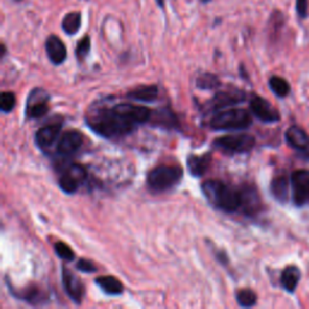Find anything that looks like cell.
<instances>
[{
	"label": "cell",
	"instance_id": "cell-10",
	"mask_svg": "<svg viewBox=\"0 0 309 309\" xmlns=\"http://www.w3.org/2000/svg\"><path fill=\"white\" fill-rule=\"evenodd\" d=\"M250 111L265 124H273L280 120V114L270 102L261 97H254L250 101Z\"/></svg>",
	"mask_w": 309,
	"mask_h": 309
},
{
	"label": "cell",
	"instance_id": "cell-17",
	"mask_svg": "<svg viewBox=\"0 0 309 309\" xmlns=\"http://www.w3.org/2000/svg\"><path fill=\"white\" fill-rule=\"evenodd\" d=\"M13 296H16L19 300L28 302L29 304L33 305H41L46 303L49 301V296L47 294L42 290L41 288L38 287V285H29L22 290H19L17 292L11 291Z\"/></svg>",
	"mask_w": 309,
	"mask_h": 309
},
{
	"label": "cell",
	"instance_id": "cell-20",
	"mask_svg": "<svg viewBox=\"0 0 309 309\" xmlns=\"http://www.w3.org/2000/svg\"><path fill=\"white\" fill-rule=\"evenodd\" d=\"M96 284H97L106 295H111V296L121 295L122 292H124V285H122V283L117 278L112 277V275L98 277L96 279Z\"/></svg>",
	"mask_w": 309,
	"mask_h": 309
},
{
	"label": "cell",
	"instance_id": "cell-9",
	"mask_svg": "<svg viewBox=\"0 0 309 309\" xmlns=\"http://www.w3.org/2000/svg\"><path fill=\"white\" fill-rule=\"evenodd\" d=\"M86 171L80 164H73L64 174L61 175L58 185L63 192L73 195L78 191L80 184L86 179Z\"/></svg>",
	"mask_w": 309,
	"mask_h": 309
},
{
	"label": "cell",
	"instance_id": "cell-16",
	"mask_svg": "<svg viewBox=\"0 0 309 309\" xmlns=\"http://www.w3.org/2000/svg\"><path fill=\"white\" fill-rule=\"evenodd\" d=\"M46 53L52 64L59 65L66 59V47L58 36L50 35L45 42Z\"/></svg>",
	"mask_w": 309,
	"mask_h": 309
},
{
	"label": "cell",
	"instance_id": "cell-3",
	"mask_svg": "<svg viewBox=\"0 0 309 309\" xmlns=\"http://www.w3.org/2000/svg\"><path fill=\"white\" fill-rule=\"evenodd\" d=\"M182 175H184V171L180 165L161 164L149 172L146 182L152 192L158 194V192L171 190L175 185H178Z\"/></svg>",
	"mask_w": 309,
	"mask_h": 309
},
{
	"label": "cell",
	"instance_id": "cell-14",
	"mask_svg": "<svg viewBox=\"0 0 309 309\" xmlns=\"http://www.w3.org/2000/svg\"><path fill=\"white\" fill-rule=\"evenodd\" d=\"M245 101V93L239 89H230L227 92H219L212 101L209 103L210 110H220L227 106L237 105Z\"/></svg>",
	"mask_w": 309,
	"mask_h": 309
},
{
	"label": "cell",
	"instance_id": "cell-21",
	"mask_svg": "<svg viewBox=\"0 0 309 309\" xmlns=\"http://www.w3.org/2000/svg\"><path fill=\"white\" fill-rule=\"evenodd\" d=\"M301 279V272L296 266H289L281 273L280 283L288 292H295Z\"/></svg>",
	"mask_w": 309,
	"mask_h": 309
},
{
	"label": "cell",
	"instance_id": "cell-30",
	"mask_svg": "<svg viewBox=\"0 0 309 309\" xmlns=\"http://www.w3.org/2000/svg\"><path fill=\"white\" fill-rule=\"evenodd\" d=\"M76 268L80 272H84V273H94L97 272V266L93 264L92 261L85 260V258H80L76 265Z\"/></svg>",
	"mask_w": 309,
	"mask_h": 309
},
{
	"label": "cell",
	"instance_id": "cell-22",
	"mask_svg": "<svg viewBox=\"0 0 309 309\" xmlns=\"http://www.w3.org/2000/svg\"><path fill=\"white\" fill-rule=\"evenodd\" d=\"M271 192L277 201L281 202V203L287 202L288 197H289L288 178L284 177V175H280V177L274 178L271 182Z\"/></svg>",
	"mask_w": 309,
	"mask_h": 309
},
{
	"label": "cell",
	"instance_id": "cell-1",
	"mask_svg": "<svg viewBox=\"0 0 309 309\" xmlns=\"http://www.w3.org/2000/svg\"><path fill=\"white\" fill-rule=\"evenodd\" d=\"M89 127L105 138L125 137L137 128V125L127 117L111 109H99L86 118Z\"/></svg>",
	"mask_w": 309,
	"mask_h": 309
},
{
	"label": "cell",
	"instance_id": "cell-31",
	"mask_svg": "<svg viewBox=\"0 0 309 309\" xmlns=\"http://www.w3.org/2000/svg\"><path fill=\"white\" fill-rule=\"evenodd\" d=\"M308 9H309L308 0H296V11L301 18L307 17Z\"/></svg>",
	"mask_w": 309,
	"mask_h": 309
},
{
	"label": "cell",
	"instance_id": "cell-24",
	"mask_svg": "<svg viewBox=\"0 0 309 309\" xmlns=\"http://www.w3.org/2000/svg\"><path fill=\"white\" fill-rule=\"evenodd\" d=\"M268 85H270L272 92L280 98L287 97L290 93V85H289L287 80L280 78V76H272L270 81H268Z\"/></svg>",
	"mask_w": 309,
	"mask_h": 309
},
{
	"label": "cell",
	"instance_id": "cell-19",
	"mask_svg": "<svg viewBox=\"0 0 309 309\" xmlns=\"http://www.w3.org/2000/svg\"><path fill=\"white\" fill-rule=\"evenodd\" d=\"M127 97L129 99H134L138 102L152 103L155 102L158 97V88L155 85H146L140 86L127 93Z\"/></svg>",
	"mask_w": 309,
	"mask_h": 309
},
{
	"label": "cell",
	"instance_id": "cell-23",
	"mask_svg": "<svg viewBox=\"0 0 309 309\" xmlns=\"http://www.w3.org/2000/svg\"><path fill=\"white\" fill-rule=\"evenodd\" d=\"M80 27H81V13L76 11L66 13L62 21V29L65 34H76L80 31Z\"/></svg>",
	"mask_w": 309,
	"mask_h": 309
},
{
	"label": "cell",
	"instance_id": "cell-15",
	"mask_svg": "<svg viewBox=\"0 0 309 309\" xmlns=\"http://www.w3.org/2000/svg\"><path fill=\"white\" fill-rule=\"evenodd\" d=\"M61 131V124H53L40 128L39 131H36L35 133V144L38 145V148L41 149V150H46V149L51 148L58 139Z\"/></svg>",
	"mask_w": 309,
	"mask_h": 309
},
{
	"label": "cell",
	"instance_id": "cell-12",
	"mask_svg": "<svg viewBox=\"0 0 309 309\" xmlns=\"http://www.w3.org/2000/svg\"><path fill=\"white\" fill-rule=\"evenodd\" d=\"M114 109L137 126L145 124V122H149L152 117L151 116L152 111L149 108H146V106H139V105L127 104V103H122V104L115 105Z\"/></svg>",
	"mask_w": 309,
	"mask_h": 309
},
{
	"label": "cell",
	"instance_id": "cell-18",
	"mask_svg": "<svg viewBox=\"0 0 309 309\" xmlns=\"http://www.w3.org/2000/svg\"><path fill=\"white\" fill-rule=\"evenodd\" d=\"M211 163L210 154H205L202 156L191 155L187 158V169L190 174L195 178L203 177L205 172L209 169V165Z\"/></svg>",
	"mask_w": 309,
	"mask_h": 309
},
{
	"label": "cell",
	"instance_id": "cell-33",
	"mask_svg": "<svg viewBox=\"0 0 309 309\" xmlns=\"http://www.w3.org/2000/svg\"><path fill=\"white\" fill-rule=\"evenodd\" d=\"M156 2H157V4H158L159 8H163V5H164V2H165V0H156Z\"/></svg>",
	"mask_w": 309,
	"mask_h": 309
},
{
	"label": "cell",
	"instance_id": "cell-4",
	"mask_svg": "<svg viewBox=\"0 0 309 309\" xmlns=\"http://www.w3.org/2000/svg\"><path fill=\"white\" fill-rule=\"evenodd\" d=\"M250 112L245 109H228L220 111L210 121V127L214 131H241L251 126Z\"/></svg>",
	"mask_w": 309,
	"mask_h": 309
},
{
	"label": "cell",
	"instance_id": "cell-27",
	"mask_svg": "<svg viewBox=\"0 0 309 309\" xmlns=\"http://www.w3.org/2000/svg\"><path fill=\"white\" fill-rule=\"evenodd\" d=\"M55 251L57 254V256L64 261H73L75 258V254L73 251V249L68 244L63 243V242H56Z\"/></svg>",
	"mask_w": 309,
	"mask_h": 309
},
{
	"label": "cell",
	"instance_id": "cell-8",
	"mask_svg": "<svg viewBox=\"0 0 309 309\" xmlns=\"http://www.w3.org/2000/svg\"><path fill=\"white\" fill-rule=\"evenodd\" d=\"M62 283L69 298L76 304L81 303L85 295L84 283L78 275L73 273L68 268H65L64 266L62 267Z\"/></svg>",
	"mask_w": 309,
	"mask_h": 309
},
{
	"label": "cell",
	"instance_id": "cell-28",
	"mask_svg": "<svg viewBox=\"0 0 309 309\" xmlns=\"http://www.w3.org/2000/svg\"><path fill=\"white\" fill-rule=\"evenodd\" d=\"M16 105V96L13 92H3L2 98H0V109L3 112L8 114L12 111Z\"/></svg>",
	"mask_w": 309,
	"mask_h": 309
},
{
	"label": "cell",
	"instance_id": "cell-25",
	"mask_svg": "<svg viewBox=\"0 0 309 309\" xmlns=\"http://www.w3.org/2000/svg\"><path fill=\"white\" fill-rule=\"evenodd\" d=\"M235 300L241 307L250 308L254 307L257 302V296L250 289H242L235 294Z\"/></svg>",
	"mask_w": 309,
	"mask_h": 309
},
{
	"label": "cell",
	"instance_id": "cell-13",
	"mask_svg": "<svg viewBox=\"0 0 309 309\" xmlns=\"http://www.w3.org/2000/svg\"><path fill=\"white\" fill-rule=\"evenodd\" d=\"M82 142H84L82 133L76 129H72L65 132L58 140L57 152L62 156H70L81 148Z\"/></svg>",
	"mask_w": 309,
	"mask_h": 309
},
{
	"label": "cell",
	"instance_id": "cell-11",
	"mask_svg": "<svg viewBox=\"0 0 309 309\" xmlns=\"http://www.w3.org/2000/svg\"><path fill=\"white\" fill-rule=\"evenodd\" d=\"M285 140L298 154L309 161V134L298 126H291L285 132Z\"/></svg>",
	"mask_w": 309,
	"mask_h": 309
},
{
	"label": "cell",
	"instance_id": "cell-34",
	"mask_svg": "<svg viewBox=\"0 0 309 309\" xmlns=\"http://www.w3.org/2000/svg\"><path fill=\"white\" fill-rule=\"evenodd\" d=\"M202 2H203V3H208V2H210V0H202Z\"/></svg>",
	"mask_w": 309,
	"mask_h": 309
},
{
	"label": "cell",
	"instance_id": "cell-26",
	"mask_svg": "<svg viewBox=\"0 0 309 309\" xmlns=\"http://www.w3.org/2000/svg\"><path fill=\"white\" fill-rule=\"evenodd\" d=\"M221 85L220 80L217 75L211 74V73H204V74L199 75L196 80V86L201 89H212L217 88Z\"/></svg>",
	"mask_w": 309,
	"mask_h": 309
},
{
	"label": "cell",
	"instance_id": "cell-2",
	"mask_svg": "<svg viewBox=\"0 0 309 309\" xmlns=\"http://www.w3.org/2000/svg\"><path fill=\"white\" fill-rule=\"evenodd\" d=\"M202 191L210 203L225 212H234L243 207V194L221 180H207Z\"/></svg>",
	"mask_w": 309,
	"mask_h": 309
},
{
	"label": "cell",
	"instance_id": "cell-6",
	"mask_svg": "<svg viewBox=\"0 0 309 309\" xmlns=\"http://www.w3.org/2000/svg\"><path fill=\"white\" fill-rule=\"evenodd\" d=\"M292 201L297 207L309 203V171L298 169L291 175Z\"/></svg>",
	"mask_w": 309,
	"mask_h": 309
},
{
	"label": "cell",
	"instance_id": "cell-29",
	"mask_svg": "<svg viewBox=\"0 0 309 309\" xmlns=\"http://www.w3.org/2000/svg\"><path fill=\"white\" fill-rule=\"evenodd\" d=\"M89 50H91V38H89L88 35H86L80 40L78 42V46H76V50H75L76 58H78L80 62L84 61L86 56L89 53Z\"/></svg>",
	"mask_w": 309,
	"mask_h": 309
},
{
	"label": "cell",
	"instance_id": "cell-5",
	"mask_svg": "<svg viewBox=\"0 0 309 309\" xmlns=\"http://www.w3.org/2000/svg\"><path fill=\"white\" fill-rule=\"evenodd\" d=\"M255 138L250 134H232L217 138L214 146L226 154H248L255 146Z\"/></svg>",
	"mask_w": 309,
	"mask_h": 309
},
{
	"label": "cell",
	"instance_id": "cell-7",
	"mask_svg": "<svg viewBox=\"0 0 309 309\" xmlns=\"http://www.w3.org/2000/svg\"><path fill=\"white\" fill-rule=\"evenodd\" d=\"M50 94L45 89L35 88L28 96L26 106V116L28 118H40L49 111Z\"/></svg>",
	"mask_w": 309,
	"mask_h": 309
},
{
	"label": "cell",
	"instance_id": "cell-32",
	"mask_svg": "<svg viewBox=\"0 0 309 309\" xmlns=\"http://www.w3.org/2000/svg\"><path fill=\"white\" fill-rule=\"evenodd\" d=\"M218 260H219V262H220V264H222V265H227V264H228V258H227V256H226V254H225L224 251H220V252H219Z\"/></svg>",
	"mask_w": 309,
	"mask_h": 309
}]
</instances>
